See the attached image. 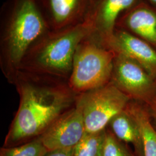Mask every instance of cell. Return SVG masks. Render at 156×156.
I'll return each mask as SVG.
<instances>
[{
    "label": "cell",
    "mask_w": 156,
    "mask_h": 156,
    "mask_svg": "<svg viewBox=\"0 0 156 156\" xmlns=\"http://www.w3.org/2000/svg\"><path fill=\"white\" fill-rule=\"evenodd\" d=\"M92 31L90 15L84 22L75 26L48 31L30 47L19 69L68 80L78 45Z\"/></svg>",
    "instance_id": "cell-3"
},
{
    "label": "cell",
    "mask_w": 156,
    "mask_h": 156,
    "mask_svg": "<svg viewBox=\"0 0 156 156\" xmlns=\"http://www.w3.org/2000/svg\"><path fill=\"white\" fill-rule=\"evenodd\" d=\"M1 34V66L13 83L28 49L50 30L36 0H12Z\"/></svg>",
    "instance_id": "cell-2"
},
{
    "label": "cell",
    "mask_w": 156,
    "mask_h": 156,
    "mask_svg": "<svg viewBox=\"0 0 156 156\" xmlns=\"http://www.w3.org/2000/svg\"><path fill=\"white\" fill-rule=\"evenodd\" d=\"M51 31H59L84 22L96 0H36Z\"/></svg>",
    "instance_id": "cell-8"
},
{
    "label": "cell",
    "mask_w": 156,
    "mask_h": 156,
    "mask_svg": "<svg viewBox=\"0 0 156 156\" xmlns=\"http://www.w3.org/2000/svg\"><path fill=\"white\" fill-rule=\"evenodd\" d=\"M138 0H96L90 18L93 31L90 37L103 45L111 37L120 17Z\"/></svg>",
    "instance_id": "cell-10"
},
{
    "label": "cell",
    "mask_w": 156,
    "mask_h": 156,
    "mask_svg": "<svg viewBox=\"0 0 156 156\" xmlns=\"http://www.w3.org/2000/svg\"><path fill=\"white\" fill-rule=\"evenodd\" d=\"M86 133L106 129L112 119L124 111L131 99L112 82L79 94Z\"/></svg>",
    "instance_id": "cell-5"
},
{
    "label": "cell",
    "mask_w": 156,
    "mask_h": 156,
    "mask_svg": "<svg viewBox=\"0 0 156 156\" xmlns=\"http://www.w3.org/2000/svg\"><path fill=\"white\" fill-rule=\"evenodd\" d=\"M126 110L140 127L143 136L144 156H156V128L152 122L149 108L139 102L130 100Z\"/></svg>",
    "instance_id": "cell-13"
},
{
    "label": "cell",
    "mask_w": 156,
    "mask_h": 156,
    "mask_svg": "<svg viewBox=\"0 0 156 156\" xmlns=\"http://www.w3.org/2000/svg\"><path fill=\"white\" fill-rule=\"evenodd\" d=\"M151 112V120L154 126L156 128V107L153 109V110L150 111Z\"/></svg>",
    "instance_id": "cell-18"
},
{
    "label": "cell",
    "mask_w": 156,
    "mask_h": 156,
    "mask_svg": "<svg viewBox=\"0 0 156 156\" xmlns=\"http://www.w3.org/2000/svg\"><path fill=\"white\" fill-rule=\"evenodd\" d=\"M116 28L142 39L156 49V8L138 1L119 19Z\"/></svg>",
    "instance_id": "cell-11"
},
{
    "label": "cell",
    "mask_w": 156,
    "mask_h": 156,
    "mask_svg": "<svg viewBox=\"0 0 156 156\" xmlns=\"http://www.w3.org/2000/svg\"><path fill=\"white\" fill-rule=\"evenodd\" d=\"M73 148L48 151L44 156H73Z\"/></svg>",
    "instance_id": "cell-17"
},
{
    "label": "cell",
    "mask_w": 156,
    "mask_h": 156,
    "mask_svg": "<svg viewBox=\"0 0 156 156\" xmlns=\"http://www.w3.org/2000/svg\"><path fill=\"white\" fill-rule=\"evenodd\" d=\"M116 53L88 37L78 45L71 76L70 87L81 94L111 82Z\"/></svg>",
    "instance_id": "cell-4"
},
{
    "label": "cell",
    "mask_w": 156,
    "mask_h": 156,
    "mask_svg": "<svg viewBox=\"0 0 156 156\" xmlns=\"http://www.w3.org/2000/svg\"><path fill=\"white\" fill-rule=\"evenodd\" d=\"M104 156H138L129 145L117 138L106 128L104 146Z\"/></svg>",
    "instance_id": "cell-16"
},
{
    "label": "cell",
    "mask_w": 156,
    "mask_h": 156,
    "mask_svg": "<svg viewBox=\"0 0 156 156\" xmlns=\"http://www.w3.org/2000/svg\"><path fill=\"white\" fill-rule=\"evenodd\" d=\"M13 84L20 96L15 117L3 147L30 142L43 134L57 119L75 106L79 94L68 80L19 69Z\"/></svg>",
    "instance_id": "cell-1"
},
{
    "label": "cell",
    "mask_w": 156,
    "mask_h": 156,
    "mask_svg": "<svg viewBox=\"0 0 156 156\" xmlns=\"http://www.w3.org/2000/svg\"><path fill=\"white\" fill-rule=\"evenodd\" d=\"M107 128L117 139L133 145L137 156H145L143 136L140 127L126 109L112 119Z\"/></svg>",
    "instance_id": "cell-12"
},
{
    "label": "cell",
    "mask_w": 156,
    "mask_h": 156,
    "mask_svg": "<svg viewBox=\"0 0 156 156\" xmlns=\"http://www.w3.org/2000/svg\"><path fill=\"white\" fill-rule=\"evenodd\" d=\"M111 82L131 100L156 108V78L134 60L116 53Z\"/></svg>",
    "instance_id": "cell-6"
},
{
    "label": "cell",
    "mask_w": 156,
    "mask_h": 156,
    "mask_svg": "<svg viewBox=\"0 0 156 156\" xmlns=\"http://www.w3.org/2000/svg\"><path fill=\"white\" fill-rule=\"evenodd\" d=\"M48 151L42 141L38 138L15 147H2L0 151V156H44Z\"/></svg>",
    "instance_id": "cell-15"
},
{
    "label": "cell",
    "mask_w": 156,
    "mask_h": 156,
    "mask_svg": "<svg viewBox=\"0 0 156 156\" xmlns=\"http://www.w3.org/2000/svg\"><path fill=\"white\" fill-rule=\"evenodd\" d=\"M106 129L93 134L86 133L75 146L73 156H104Z\"/></svg>",
    "instance_id": "cell-14"
},
{
    "label": "cell",
    "mask_w": 156,
    "mask_h": 156,
    "mask_svg": "<svg viewBox=\"0 0 156 156\" xmlns=\"http://www.w3.org/2000/svg\"><path fill=\"white\" fill-rule=\"evenodd\" d=\"M147 4L156 8V0H144Z\"/></svg>",
    "instance_id": "cell-19"
},
{
    "label": "cell",
    "mask_w": 156,
    "mask_h": 156,
    "mask_svg": "<svg viewBox=\"0 0 156 156\" xmlns=\"http://www.w3.org/2000/svg\"><path fill=\"white\" fill-rule=\"evenodd\" d=\"M103 46L138 62L156 78V49L145 41L116 28Z\"/></svg>",
    "instance_id": "cell-9"
},
{
    "label": "cell",
    "mask_w": 156,
    "mask_h": 156,
    "mask_svg": "<svg viewBox=\"0 0 156 156\" xmlns=\"http://www.w3.org/2000/svg\"><path fill=\"white\" fill-rule=\"evenodd\" d=\"M86 133L82 108L77 99L75 106L57 119L38 138L48 151H55L75 147Z\"/></svg>",
    "instance_id": "cell-7"
}]
</instances>
